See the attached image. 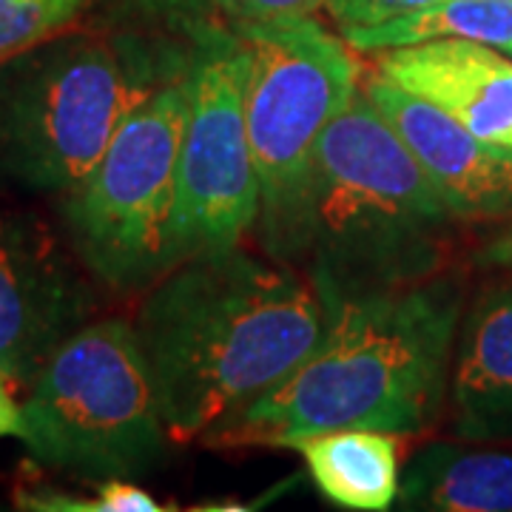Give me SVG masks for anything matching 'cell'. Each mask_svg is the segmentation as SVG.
Segmentation results:
<instances>
[{
	"label": "cell",
	"instance_id": "12",
	"mask_svg": "<svg viewBox=\"0 0 512 512\" xmlns=\"http://www.w3.org/2000/svg\"><path fill=\"white\" fill-rule=\"evenodd\" d=\"M461 439L512 441V282L481 293L458 336L450 376Z\"/></svg>",
	"mask_w": 512,
	"mask_h": 512
},
{
	"label": "cell",
	"instance_id": "11",
	"mask_svg": "<svg viewBox=\"0 0 512 512\" xmlns=\"http://www.w3.org/2000/svg\"><path fill=\"white\" fill-rule=\"evenodd\" d=\"M376 74L450 114L476 137L512 148V57L476 40H424L376 52Z\"/></svg>",
	"mask_w": 512,
	"mask_h": 512
},
{
	"label": "cell",
	"instance_id": "7",
	"mask_svg": "<svg viewBox=\"0 0 512 512\" xmlns=\"http://www.w3.org/2000/svg\"><path fill=\"white\" fill-rule=\"evenodd\" d=\"M185 123V69L148 92L92 171L63 194L74 254L114 291L151 288L174 268L171 225Z\"/></svg>",
	"mask_w": 512,
	"mask_h": 512
},
{
	"label": "cell",
	"instance_id": "4",
	"mask_svg": "<svg viewBox=\"0 0 512 512\" xmlns=\"http://www.w3.org/2000/svg\"><path fill=\"white\" fill-rule=\"evenodd\" d=\"M160 83L154 57L131 40L55 35L3 60L0 180L63 197Z\"/></svg>",
	"mask_w": 512,
	"mask_h": 512
},
{
	"label": "cell",
	"instance_id": "10",
	"mask_svg": "<svg viewBox=\"0 0 512 512\" xmlns=\"http://www.w3.org/2000/svg\"><path fill=\"white\" fill-rule=\"evenodd\" d=\"M365 94L410 148L456 220H501L512 214V148L495 146L450 114L373 72Z\"/></svg>",
	"mask_w": 512,
	"mask_h": 512
},
{
	"label": "cell",
	"instance_id": "15",
	"mask_svg": "<svg viewBox=\"0 0 512 512\" xmlns=\"http://www.w3.org/2000/svg\"><path fill=\"white\" fill-rule=\"evenodd\" d=\"M353 52H384L424 40H476L501 52L512 49V0H439L413 12L373 23L339 29Z\"/></svg>",
	"mask_w": 512,
	"mask_h": 512
},
{
	"label": "cell",
	"instance_id": "6",
	"mask_svg": "<svg viewBox=\"0 0 512 512\" xmlns=\"http://www.w3.org/2000/svg\"><path fill=\"white\" fill-rule=\"evenodd\" d=\"M18 439L37 464L92 481L163 461L171 433L131 322H89L49 356L23 390Z\"/></svg>",
	"mask_w": 512,
	"mask_h": 512
},
{
	"label": "cell",
	"instance_id": "18",
	"mask_svg": "<svg viewBox=\"0 0 512 512\" xmlns=\"http://www.w3.org/2000/svg\"><path fill=\"white\" fill-rule=\"evenodd\" d=\"M427 3H439V0H325V9L339 23V29H353V26L384 23Z\"/></svg>",
	"mask_w": 512,
	"mask_h": 512
},
{
	"label": "cell",
	"instance_id": "5",
	"mask_svg": "<svg viewBox=\"0 0 512 512\" xmlns=\"http://www.w3.org/2000/svg\"><path fill=\"white\" fill-rule=\"evenodd\" d=\"M245 120L259 180L256 231L268 256H308L316 148L330 120L359 92V60L342 35L313 18L259 26L245 35Z\"/></svg>",
	"mask_w": 512,
	"mask_h": 512
},
{
	"label": "cell",
	"instance_id": "13",
	"mask_svg": "<svg viewBox=\"0 0 512 512\" xmlns=\"http://www.w3.org/2000/svg\"><path fill=\"white\" fill-rule=\"evenodd\" d=\"M316 490L345 510L382 512L396 504L402 444L396 433L370 427L325 430L296 441Z\"/></svg>",
	"mask_w": 512,
	"mask_h": 512
},
{
	"label": "cell",
	"instance_id": "19",
	"mask_svg": "<svg viewBox=\"0 0 512 512\" xmlns=\"http://www.w3.org/2000/svg\"><path fill=\"white\" fill-rule=\"evenodd\" d=\"M15 387L9 384V379L0 370V439L6 436H18L20 430V402L12 393Z\"/></svg>",
	"mask_w": 512,
	"mask_h": 512
},
{
	"label": "cell",
	"instance_id": "3",
	"mask_svg": "<svg viewBox=\"0 0 512 512\" xmlns=\"http://www.w3.org/2000/svg\"><path fill=\"white\" fill-rule=\"evenodd\" d=\"M450 220L436 185L359 89L316 148L305 259L319 299L433 276Z\"/></svg>",
	"mask_w": 512,
	"mask_h": 512
},
{
	"label": "cell",
	"instance_id": "16",
	"mask_svg": "<svg viewBox=\"0 0 512 512\" xmlns=\"http://www.w3.org/2000/svg\"><path fill=\"white\" fill-rule=\"evenodd\" d=\"M148 18L188 40L197 35H245L259 26L313 18L325 0H134Z\"/></svg>",
	"mask_w": 512,
	"mask_h": 512
},
{
	"label": "cell",
	"instance_id": "1",
	"mask_svg": "<svg viewBox=\"0 0 512 512\" xmlns=\"http://www.w3.org/2000/svg\"><path fill=\"white\" fill-rule=\"evenodd\" d=\"M165 427L211 436L305 362L325 330L311 279L279 259L225 251L165 271L134 316Z\"/></svg>",
	"mask_w": 512,
	"mask_h": 512
},
{
	"label": "cell",
	"instance_id": "2",
	"mask_svg": "<svg viewBox=\"0 0 512 512\" xmlns=\"http://www.w3.org/2000/svg\"><path fill=\"white\" fill-rule=\"evenodd\" d=\"M322 305L325 330L305 362L208 439L293 447L325 430L370 427L404 436L436 421L456 359V279L427 276Z\"/></svg>",
	"mask_w": 512,
	"mask_h": 512
},
{
	"label": "cell",
	"instance_id": "8",
	"mask_svg": "<svg viewBox=\"0 0 512 512\" xmlns=\"http://www.w3.org/2000/svg\"><path fill=\"white\" fill-rule=\"evenodd\" d=\"M191 46L171 225L174 265L234 251L259 222V180L245 120L248 43L211 32L191 37Z\"/></svg>",
	"mask_w": 512,
	"mask_h": 512
},
{
	"label": "cell",
	"instance_id": "9",
	"mask_svg": "<svg viewBox=\"0 0 512 512\" xmlns=\"http://www.w3.org/2000/svg\"><path fill=\"white\" fill-rule=\"evenodd\" d=\"M92 311V285L49 225L0 208V370L9 384L26 390Z\"/></svg>",
	"mask_w": 512,
	"mask_h": 512
},
{
	"label": "cell",
	"instance_id": "14",
	"mask_svg": "<svg viewBox=\"0 0 512 512\" xmlns=\"http://www.w3.org/2000/svg\"><path fill=\"white\" fill-rule=\"evenodd\" d=\"M396 507L410 512H512V450L430 444L404 467Z\"/></svg>",
	"mask_w": 512,
	"mask_h": 512
},
{
	"label": "cell",
	"instance_id": "17",
	"mask_svg": "<svg viewBox=\"0 0 512 512\" xmlns=\"http://www.w3.org/2000/svg\"><path fill=\"white\" fill-rule=\"evenodd\" d=\"M86 0H0V63L60 35Z\"/></svg>",
	"mask_w": 512,
	"mask_h": 512
},
{
	"label": "cell",
	"instance_id": "20",
	"mask_svg": "<svg viewBox=\"0 0 512 512\" xmlns=\"http://www.w3.org/2000/svg\"><path fill=\"white\" fill-rule=\"evenodd\" d=\"M478 265L512 271V225L504 234H498L493 242H487V245L478 251Z\"/></svg>",
	"mask_w": 512,
	"mask_h": 512
},
{
	"label": "cell",
	"instance_id": "21",
	"mask_svg": "<svg viewBox=\"0 0 512 512\" xmlns=\"http://www.w3.org/2000/svg\"><path fill=\"white\" fill-rule=\"evenodd\" d=\"M507 55H510V57H512V49H510V52H507Z\"/></svg>",
	"mask_w": 512,
	"mask_h": 512
}]
</instances>
